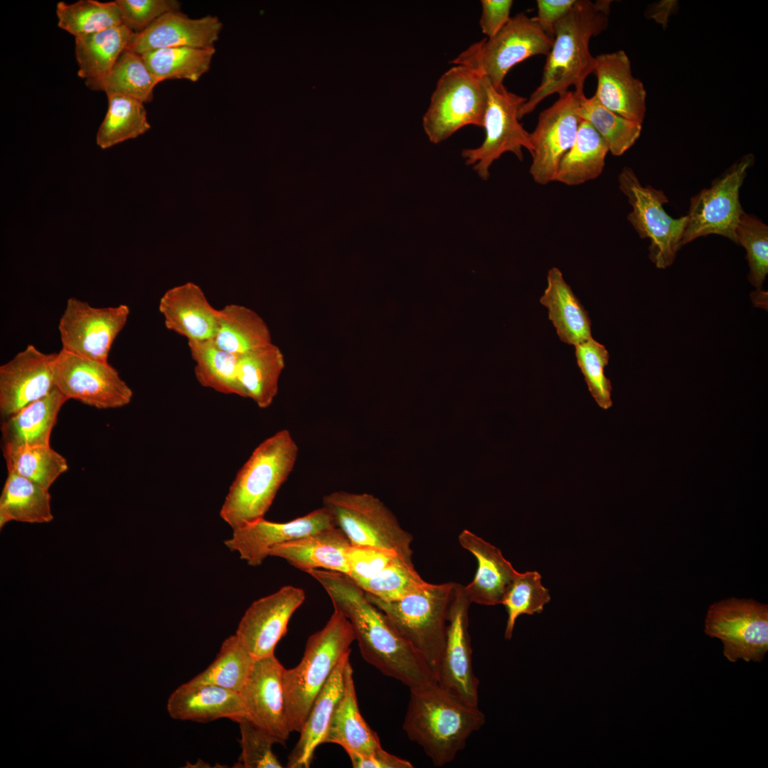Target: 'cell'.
<instances>
[{
  "mask_svg": "<svg viewBox=\"0 0 768 768\" xmlns=\"http://www.w3.org/2000/svg\"><path fill=\"white\" fill-rule=\"evenodd\" d=\"M307 573L326 590L334 609L349 620L368 663L409 688L437 681L422 656L350 577L321 569Z\"/></svg>",
  "mask_w": 768,
  "mask_h": 768,
  "instance_id": "obj_1",
  "label": "cell"
},
{
  "mask_svg": "<svg viewBox=\"0 0 768 768\" xmlns=\"http://www.w3.org/2000/svg\"><path fill=\"white\" fill-rule=\"evenodd\" d=\"M611 1L577 0L571 10L554 26L552 48L547 55L540 85L521 106V119L534 111L550 95L568 91L583 92L587 77L592 73L594 57L590 41L608 26Z\"/></svg>",
  "mask_w": 768,
  "mask_h": 768,
  "instance_id": "obj_2",
  "label": "cell"
},
{
  "mask_svg": "<svg viewBox=\"0 0 768 768\" xmlns=\"http://www.w3.org/2000/svg\"><path fill=\"white\" fill-rule=\"evenodd\" d=\"M484 722L478 707L464 703L437 681L410 688L403 730L436 767L452 762Z\"/></svg>",
  "mask_w": 768,
  "mask_h": 768,
  "instance_id": "obj_3",
  "label": "cell"
},
{
  "mask_svg": "<svg viewBox=\"0 0 768 768\" xmlns=\"http://www.w3.org/2000/svg\"><path fill=\"white\" fill-rule=\"evenodd\" d=\"M298 447L282 430L262 442L238 471L220 515L233 530L264 518L292 471Z\"/></svg>",
  "mask_w": 768,
  "mask_h": 768,
  "instance_id": "obj_4",
  "label": "cell"
},
{
  "mask_svg": "<svg viewBox=\"0 0 768 768\" xmlns=\"http://www.w3.org/2000/svg\"><path fill=\"white\" fill-rule=\"evenodd\" d=\"M354 640L351 622L334 609L326 625L308 638L300 662L284 669V703L291 732H300L316 695Z\"/></svg>",
  "mask_w": 768,
  "mask_h": 768,
  "instance_id": "obj_5",
  "label": "cell"
},
{
  "mask_svg": "<svg viewBox=\"0 0 768 768\" xmlns=\"http://www.w3.org/2000/svg\"><path fill=\"white\" fill-rule=\"evenodd\" d=\"M455 582L427 583L405 597L384 601L365 592L422 656L437 681L444 647L447 614Z\"/></svg>",
  "mask_w": 768,
  "mask_h": 768,
  "instance_id": "obj_6",
  "label": "cell"
},
{
  "mask_svg": "<svg viewBox=\"0 0 768 768\" xmlns=\"http://www.w3.org/2000/svg\"><path fill=\"white\" fill-rule=\"evenodd\" d=\"M322 503L351 545L392 550L412 563V535L378 498L338 491L325 495Z\"/></svg>",
  "mask_w": 768,
  "mask_h": 768,
  "instance_id": "obj_7",
  "label": "cell"
},
{
  "mask_svg": "<svg viewBox=\"0 0 768 768\" xmlns=\"http://www.w3.org/2000/svg\"><path fill=\"white\" fill-rule=\"evenodd\" d=\"M553 43L535 17L518 14L494 36L472 44L450 63L475 70L498 88L511 68L530 57L548 55Z\"/></svg>",
  "mask_w": 768,
  "mask_h": 768,
  "instance_id": "obj_8",
  "label": "cell"
},
{
  "mask_svg": "<svg viewBox=\"0 0 768 768\" xmlns=\"http://www.w3.org/2000/svg\"><path fill=\"white\" fill-rule=\"evenodd\" d=\"M487 106L484 76L455 65L439 79L422 118L429 140L438 144L466 125L483 127Z\"/></svg>",
  "mask_w": 768,
  "mask_h": 768,
  "instance_id": "obj_9",
  "label": "cell"
},
{
  "mask_svg": "<svg viewBox=\"0 0 768 768\" xmlns=\"http://www.w3.org/2000/svg\"><path fill=\"white\" fill-rule=\"evenodd\" d=\"M618 181L632 208L628 220L641 238L650 240V260L659 269L671 266L682 247L686 215L670 216L663 208L668 202L663 191L643 186L631 168L624 167Z\"/></svg>",
  "mask_w": 768,
  "mask_h": 768,
  "instance_id": "obj_10",
  "label": "cell"
},
{
  "mask_svg": "<svg viewBox=\"0 0 768 768\" xmlns=\"http://www.w3.org/2000/svg\"><path fill=\"white\" fill-rule=\"evenodd\" d=\"M754 156L748 154L732 164L690 199L682 238V246L700 237L722 235L737 244L735 230L745 212L740 190Z\"/></svg>",
  "mask_w": 768,
  "mask_h": 768,
  "instance_id": "obj_11",
  "label": "cell"
},
{
  "mask_svg": "<svg viewBox=\"0 0 768 768\" xmlns=\"http://www.w3.org/2000/svg\"><path fill=\"white\" fill-rule=\"evenodd\" d=\"M487 92V106L483 127L486 137L483 143L474 149L462 152L467 165H474V170L483 180L489 177L492 163L506 152H511L522 161V148L530 154L533 146L530 133L519 122L518 116L521 106L527 98L509 92L504 85L494 87L484 76Z\"/></svg>",
  "mask_w": 768,
  "mask_h": 768,
  "instance_id": "obj_12",
  "label": "cell"
},
{
  "mask_svg": "<svg viewBox=\"0 0 768 768\" xmlns=\"http://www.w3.org/2000/svg\"><path fill=\"white\" fill-rule=\"evenodd\" d=\"M705 632L722 641L728 661L761 662L768 651V606L736 598L715 602L708 609Z\"/></svg>",
  "mask_w": 768,
  "mask_h": 768,
  "instance_id": "obj_13",
  "label": "cell"
},
{
  "mask_svg": "<svg viewBox=\"0 0 768 768\" xmlns=\"http://www.w3.org/2000/svg\"><path fill=\"white\" fill-rule=\"evenodd\" d=\"M130 314L126 304L95 307L77 298L67 300L58 323L62 348L85 358L108 362L112 344Z\"/></svg>",
  "mask_w": 768,
  "mask_h": 768,
  "instance_id": "obj_14",
  "label": "cell"
},
{
  "mask_svg": "<svg viewBox=\"0 0 768 768\" xmlns=\"http://www.w3.org/2000/svg\"><path fill=\"white\" fill-rule=\"evenodd\" d=\"M55 385L68 400L101 410L124 407L133 397L132 390L108 362L63 349L58 353Z\"/></svg>",
  "mask_w": 768,
  "mask_h": 768,
  "instance_id": "obj_15",
  "label": "cell"
},
{
  "mask_svg": "<svg viewBox=\"0 0 768 768\" xmlns=\"http://www.w3.org/2000/svg\"><path fill=\"white\" fill-rule=\"evenodd\" d=\"M471 604L464 586L454 583L437 683L464 703L478 707L479 681L473 671L468 629Z\"/></svg>",
  "mask_w": 768,
  "mask_h": 768,
  "instance_id": "obj_16",
  "label": "cell"
},
{
  "mask_svg": "<svg viewBox=\"0 0 768 768\" xmlns=\"http://www.w3.org/2000/svg\"><path fill=\"white\" fill-rule=\"evenodd\" d=\"M577 107V95L568 90L540 113L537 125L530 133L533 146L530 174L537 183L554 181L561 159L577 137L581 121Z\"/></svg>",
  "mask_w": 768,
  "mask_h": 768,
  "instance_id": "obj_17",
  "label": "cell"
},
{
  "mask_svg": "<svg viewBox=\"0 0 768 768\" xmlns=\"http://www.w3.org/2000/svg\"><path fill=\"white\" fill-rule=\"evenodd\" d=\"M305 592L292 585L255 601L242 616L235 635L256 660L274 654L289 622L303 604Z\"/></svg>",
  "mask_w": 768,
  "mask_h": 768,
  "instance_id": "obj_18",
  "label": "cell"
},
{
  "mask_svg": "<svg viewBox=\"0 0 768 768\" xmlns=\"http://www.w3.org/2000/svg\"><path fill=\"white\" fill-rule=\"evenodd\" d=\"M58 353H46L28 345L0 366V414L10 417L45 397L55 387Z\"/></svg>",
  "mask_w": 768,
  "mask_h": 768,
  "instance_id": "obj_19",
  "label": "cell"
},
{
  "mask_svg": "<svg viewBox=\"0 0 768 768\" xmlns=\"http://www.w3.org/2000/svg\"><path fill=\"white\" fill-rule=\"evenodd\" d=\"M284 669L274 654L256 659L240 691L246 718L281 745L286 743L291 732L284 703Z\"/></svg>",
  "mask_w": 768,
  "mask_h": 768,
  "instance_id": "obj_20",
  "label": "cell"
},
{
  "mask_svg": "<svg viewBox=\"0 0 768 768\" xmlns=\"http://www.w3.org/2000/svg\"><path fill=\"white\" fill-rule=\"evenodd\" d=\"M334 526L333 516L322 506L287 522L260 518L233 530V536L225 544L231 551L238 552L249 565L258 566L274 546Z\"/></svg>",
  "mask_w": 768,
  "mask_h": 768,
  "instance_id": "obj_21",
  "label": "cell"
},
{
  "mask_svg": "<svg viewBox=\"0 0 768 768\" xmlns=\"http://www.w3.org/2000/svg\"><path fill=\"white\" fill-rule=\"evenodd\" d=\"M592 73L597 80L594 95L597 100L613 112L642 124L646 92L641 81L633 76L626 53L619 50L597 55Z\"/></svg>",
  "mask_w": 768,
  "mask_h": 768,
  "instance_id": "obj_22",
  "label": "cell"
},
{
  "mask_svg": "<svg viewBox=\"0 0 768 768\" xmlns=\"http://www.w3.org/2000/svg\"><path fill=\"white\" fill-rule=\"evenodd\" d=\"M222 28L223 23L216 16L191 18L181 11L170 12L142 31L134 33L127 50L142 55L165 48H215Z\"/></svg>",
  "mask_w": 768,
  "mask_h": 768,
  "instance_id": "obj_23",
  "label": "cell"
},
{
  "mask_svg": "<svg viewBox=\"0 0 768 768\" xmlns=\"http://www.w3.org/2000/svg\"><path fill=\"white\" fill-rule=\"evenodd\" d=\"M159 311L167 329L188 341L213 339L218 328V311L203 289L193 282L174 287L161 296Z\"/></svg>",
  "mask_w": 768,
  "mask_h": 768,
  "instance_id": "obj_24",
  "label": "cell"
},
{
  "mask_svg": "<svg viewBox=\"0 0 768 768\" xmlns=\"http://www.w3.org/2000/svg\"><path fill=\"white\" fill-rule=\"evenodd\" d=\"M167 710L174 720L208 722L228 718L236 722L246 718L240 692L207 683L186 682L169 696Z\"/></svg>",
  "mask_w": 768,
  "mask_h": 768,
  "instance_id": "obj_25",
  "label": "cell"
},
{
  "mask_svg": "<svg viewBox=\"0 0 768 768\" xmlns=\"http://www.w3.org/2000/svg\"><path fill=\"white\" fill-rule=\"evenodd\" d=\"M459 541L478 562L474 578L464 586L470 601L488 606L501 604L519 572L499 548L472 532L464 530L459 535Z\"/></svg>",
  "mask_w": 768,
  "mask_h": 768,
  "instance_id": "obj_26",
  "label": "cell"
},
{
  "mask_svg": "<svg viewBox=\"0 0 768 768\" xmlns=\"http://www.w3.org/2000/svg\"><path fill=\"white\" fill-rule=\"evenodd\" d=\"M351 545L344 533L334 526L276 545L269 556L284 559L306 572L321 569L347 575V553Z\"/></svg>",
  "mask_w": 768,
  "mask_h": 768,
  "instance_id": "obj_27",
  "label": "cell"
},
{
  "mask_svg": "<svg viewBox=\"0 0 768 768\" xmlns=\"http://www.w3.org/2000/svg\"><path fill=\"white\" fill-rule=\"evenodd\" d=\"M350 654L351 651L341 657L314 700L299 738L288 757L287 767H309L316 749L324 743L332 715L343 693Z\"/></svg>",
  "mask_w": 768,
  "mask_h": 768,
  "instance_id": "obj_28",
  "label": "cell"
},
{
  "mask_svg": "<svg viewBox=\"0 0 768 768\" xmlns=\"http://www.w3.org/2000/svg\"><path fill=\"white\" fill-rule=\"evenodd\" d=\"M324 743L337 744L348 755H370L382 747L378 735L360 713L349 661L345 670L343 693L332 715Z\"/></svg>",
  "mask_w": 768,
  "mask_h": 768,
  "instance_id": "obj_29",
  "label": "cell"
},
{
  "mask_svg": "<svg viewBox=\"0 0 768 768\" xmlns=\"http://www.w3.org/2000/svg\"><path fill=\"white\" fill-rule=\"evenodd\" d=\"M68 398L55 387L45 397L3 419V448L50 445L52 430Z\"/></svg>",
  "mask_w": 768,
  "mask_h": 768,
  "instance_id": "obj_30",
  "label": "cell"
},
{
  "mask_svg": "<svg viewBox=\"0 0 768 768\" xmlns=\"http://www.w3.org/2000/svg\"><path fill=\"white\" fill-rule=\"evenodd\" d=\"M547 281L540 302L548 309L549 319L560 339L576 346L592 338L588 312L565 281L561 271L557 267L550 269Z\"/></svg>",
  "mask_w": 768,
  "mask_h": 768,
  "instance_id": "obj_31",
  "label": "cell"
},
{
  "mask_svg": "<svg viewBox=\"0 0 768 768\" xmlns=\"http://www.w3.org/2000/svg\"><path fill=\"white\" fill-rule=\"evenodd\" d=\"M284 366V355L273 343L240 355L237 376L240 397L251 399L260 408L270 407Z\"/></svg>",
  "mask_w": 768,
  "mask_h": 768,
  "instance_id": "obj_32",
  "label": "cell"
},
{
  "mask_svg": "<svg viewBox=\"0 0 768 768\" xmlns=\"http://www.w3.org/2000/svg\"><path fill=\"white\" fill-rule=\"evenodd\" d=\"M213 340L219 348L239 356L272 343L265 320L252 309L237 304L218 309Z\"/></svg>",
  "mask_w": 768,
  "mask_h": 768,
  "instance_id": "obj_33",
  "label": "cell"
},
{
  "mask_svg": "<svg viewBox=\"0 0 768 768\" xmlns=\"http://www.w3.org/2000/svg\"><path fill=\"white\" fill-rule=\"evenodd\" d=\"M134 32L124 24L75 38L78 75L85 81L106 75L128 49Z\"/></svg>",
  "mask_w": 768,
  "mask_h": 768,
  "instance_id": "obj_34",
  "label": "cell"
},
{
  "mask_svg": "<svg viewBox=\"0 0 768 768\" xmlns=\"http://www.w3.org/2000/svg\"><path fill=\"white\" fill-rule=\"evenodd\" d=\"M609 148L590 122L581 119L576 139L561 159L554 181L578 186L597 178L602 172Z\"/></svg>",
  "mask_w": 768,
  "mask_h": 768,
  "instance_id": "obj_35",
  "label": "cell"
},
{
  "mask_svg": "<svg viewBox=\"0 0 768 768\" xmlns=\"http://www.w3.org/2000/svg\"><path fill=\"white\" fill-rule=\"evenodd\" d=\"M50 500L49 489L8 472L0 497L1 528L11 521L28 523L51 521Z\"/></svg>",
  "mask_w": 768,
  "mask_h": 768,
  "instance_id": "obj_36",
  "label": "cell"
},
{
  "mask_svg": "<svg viewBox=\"0 0 768 768\" xmlns=\"http://www.w3.org/2000/svg\"><path fill=\"white\" fill-rule=\"evenodd\" d=\"M85 82L89 88L104 91L107 96L123 95L145 103L152 100L154 89L161 82L149 71L141 55L126 50L106 75Z\"/></svg>",
  "mask_w": 768,
  "mask_h": 768,
  "instance_id": "obj_37",
  "label": "cell"
},
{
  "mask_svg": "<svg viewBox=\"0 0 768 768\" xmlns=\"http://www.w3.org/2000/svg\"><path fill=\"white\" fill-rule=\"evenodd\" d=\"M195 362L194 373L201 385L218 393L240 396L238 381L239 355L219 348L213 339L188 341Z\"/></svg>",
  "mask_w": 768,
  "mask_h": 768,
  "instance_id": "obj_38",
  "label": "cell"
},
{
  "mask_svg": "<svg viewBox=\"0 0 768 768\" xmlns=\"http://www.w3.org/2000/svg\"><path fill=\"white\" fill-rule=\"evenodd\" d=\"M215 53V48L173 47L141 55L149 71L160 82L170 79L197 82L209 70Z\"/></svg>",
  "mask_w": 768,
  "mask_h": 768,
  "instance_id": "obj_39",
  "label": "cell"
},
{
  "mask_svg": "<svg viewBox=\"0 0 768 768\" xmlns=\"http://www.w3.org/2000/svg\"><path fill=\"white\" fill-rule=\"evenodd\" d=\"M577 114L587 121L604 139L609 151L621 156L629 149L640 137L641 124L626 119L604 107L595 97H587L584 92H576Z\"/></svg>",
  "mask_w": 768,
  "mask_h": 768,
  "instance_id": "obj_40",
  "label": "cell"
},
{
  "mask_svg": "<svg viewBox=\"0 0 768 768\" xmlns=\"http://www.w3.org/2000/svg\"><path fill=\"white\" fill-rule=\"evenodd\" d=\"M108 108L97 133L96 142L107 149L134 139L150 129L142 102L123 95L107 96Z\"/></svg>",
  "mask_w": 768,
  "mask_h": 768,
  "instance_id": "obj_41",
  "label": "cell"
},
{
  "mask_svg": "<svg viewBox=\"0 0 768 768\" xmlns=\"http://www.w3.org/2000/svg\"><path fill=\"white\" fill-rule=\"evenodd\" d=\"M8 472L49 489L68 469L66 459L50 445L3 448Z\"/></svg>",
  "mask_w": 768,
  "mask_h": 768,
  "instance_id": "obj_42",
  "label": "cell"
},
{
  "mask_svg": "<svg viewBox=\"0 0 768 768\" xmlns=\"http://www.w3.org/2000/svg\"><path fill=\"white\" fill-rule=\"evenodd\" d=\"M255 661L234 634L224 640L215 660L188 682L213 684L240 692L250 674Z\"/></svg>",
  "mask_w": 768,
  "mask_h": 768,
  "instance_id": "obj_43",
  "label": "cell"
},
{
  "mask_svg": "<svg viewBox=\"0 0 768 768\" xmlns=\"http://www.w3.org/2000/svg\"><path fill=\"white\" fill-rule=\"evenodd\" d=\"M56 15L58 26L75 38L123 24L115 1L80 0L72 4L59 1Z\"/></svg>",
  "mask_w": 768,
  "mask_h": 768,
  "instance_id": "obj_44",
  "label": "cell"
},
{
  "mask_svg": "<svg viewBox=\"0 0 768 768\" xmlns=\"http://www.w3.org/2000/svg\"><path fill=\"white\" fill-rule=\"evenodd\" d=\"M550 601L549 590L542 585L541 575L538 572H519L501 603L508 614L505 638L511 639L516 619L520 616L540 614Z\"/></svg>",
  "mask_w": 768,
  "mask_h": 768,
  "instance_id": "obj_45",
  "label": "cell"
},
{
  "mask_svg": "<svg viewBox=\"0 0 768 768\" xmlns=\"http://www.w3.org/2000/svg\"><path fill=\"white\" fill-rule=\"evenodd\" d=\"M355 582L365 592L384 601L400 599L427 583L417 573L413 563L402 559L390 564L373 577Z\"/></svg>",
  "mask_w": 768,
  "mask_h": 768,
  "instance_id": "obj_46",
  "label": "cell"
},
{
  "mask_svg": "<svg viewBox=\"0 0 768 768\" xmlns=\"http://www.w3.org/2000/svg\"><path fill=\"white\" fill-rule=\"evenodd\" d=\"M737 244L745 247L750 267L748 280L757 290L762 289L768 274V226L745 212L735 230Z\"/></svg>",
  "mask_w": 768,
  "mask_h": 768,
  "instance_id": "obj_47",
  "label": "cell"
},
{
  "mask_svg": "<svg viewBox=\"0 0 768 768\" xmlns=\"http://www.w3.org/2000/svg\"><path fill=\"white\" fill-rule=\"evenodd\" d=\"M575 347L577 365L592 396L601 408H610L612 388L610 380L604 374L609 358L607 349L593 338Z\"/></svg>",
  "mask_w": 768,
  "mask_h": 768,
  "instance_id": "obj_48",
  "label": "cell"
},
{
  "mask_svg": "<svg viewBox=\"0 0 768 768\" xmlns=\"http://www.w3.org/2000/svg\"><path fill=\"white\" fill-rule=\"evenodd\" d=\"M241 753L234 767L282 768L283 766L272 750L274 738L246 718L238 722Z\"/></svg>",
  "mask_w": 768,
  "mask_h": 768,
  "instance_id": "obj_49",
  "label": "cell"
},
{
  "mask_svg": "<svg viewBox=\"0 0 768 768\" xmlns=\"http://www.w3.org/2000/svg\"><path fill=\"white\" fill-rule=\"evenodd\" d=\"M123 24L134 33L146 28L161 16L181 11L176 0H116Z\"/></svg>",
  "mask_w": 768,
  "mask_h": 768,
  "instance_id": "obj_50",
  "label": "cell"
},
{
  "mask_svg": "<svg viewBox=\"0 0 768 768\" xmlns=\"http://www.w3.org/2000/svg\"><path fill=\"white\" fill-rule=\"evenodd\" d=\"M398 559L403 560L392 550L351 545L347 553V575L355 582L366 580Z\"/></svg>",
  "mask_w": 768,
  "mask_h": 768,
  "instance_id": "obj_51",
  "label": "cell"
},
{
  "mask_svg": "<svg viewBox=\"0 0 768 768\" xmlns=\"http://www.w3.org/2000/svg\"><path fill=\"white\" fill-rule=\"evenodd\" d=\"M511 0H482L480 27L488 38L496 34L510 19Z\"/></svg>",
  "mask_w": 768,
  "mask_h": 768,
  "instance_id": "obj_52",
  "label": "cell"
},
{
  "mask_svg": "<svg viewBox=\"0 0 768 768\" xmlns=\"http://www.w3.org/2000/svg\"><path fill=\"white\" fill-rule=\"evenodd\" d=\"M577 0H537L538 14L535 16L541 28L554 37V26L573 7Z\"/></svg>",
  "mask_w": 768,
  "mask_h": 768,
  "instance_id": "obj_53",
  "label": "cell"
},
{
  "mask_svg": "<svg viewBox=\"0 0 768 768\" xmlns=\"http://www.w3.org/2000/svg\"><path fill=\"white\" fill-rule=\"evenodd\" d=\"M354 768H412V764L385 751L382 747L370 755H348Z\"/></svg>",
  "mask_w": 768,
  "mask_h": 768,
  "instance_id": "obj_54",
  "label": "cell"
}]
</instances>
